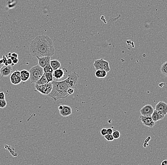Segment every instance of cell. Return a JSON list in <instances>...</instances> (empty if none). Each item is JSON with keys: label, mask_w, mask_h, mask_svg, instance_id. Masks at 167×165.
<instances>
[{"label": "cell", "mask_w": 167, "mask_h": 165, "mask_svg": "<svg viewBox=\"0 0 167 165\" xmlns=\"http://www.w3.org/2000/svg\"><path fill=\"white\" fill-rule=\"evenodd\" d=\"M52 83L53 85L51 93L47 96L53 99L54 101L66 99L69 96L67 93V90L71 87L67 79L59 81H53Z\"/></svg>", "instance_id": "2"}, {"label": "cell", "mask_w": 167, "mask_h": 165, "mask_svg": "<svg viewBox=\"0 0 167 165\" xmlns=\"http://www.w3.org/2000/svg\"><path fill=\"white\" fill-rule=\"evenodd\" d=\"M21 78L22 81L26 82L30 79V71L26 70H22L21 71Z\"/></svg>", "instance_id": "15"}, {"label": "cell", "mask_w": 167, "mask_h": 165, "mask_svg": "<svg viewBox=\"0 0 167 165\" xmlns=\"http://www.w3.org/2000/svg\"><path fill=\"white\" fill-rule=\"evenodd\" d=\"M30 53L33 57L50 56L55 54V48L53 41L49 36L39 35L31 41L29 46Z\"/></svg>", "instance_id": "1"}, {"label": "cell", "mask_w": 167, "mask_h": 165, "mask_svg": "<svg viewBox=\"0 0 167 165\" xmlns=\"http://www.w3.org/2000/svg\"><path fill=\"white\" fill-rule=\"evenodd\" d=\"M10 58H11V59L12 60L13 64H17V63L19 62V60H18L17 58H15V57H13V56H11Z\"/></svg>", "instance_id": "25"}, {"label": "cell", "mask_w": 167, "mask_h": 165, "mask_svg": "<svg viewBox=\"0 0 167 165\" xmlns=\"http://www.w3.org/2000/svg\"><path fill=\"white\" fill-rule=\"evenodd\" d=\"M101 135L103 136L107 134V129H105V128H103V129H102V130H101Z\"/></svg>", "instance_id": "27"}, {"label": "cell", "mask_w": 167, "mask_h": 165, "mask_svg": "<svg viewBox=\"0 0 167 165\" xmlns=\"http://www.w3.org/2000/svg\"><path fill=\"white\" fill-rule=\"evenodd\" d=\"M52 82H48L43 85H35V90L38 92L44 95H48L51 93L52 89Z\"/></svg>", "instance_id": "4"}, {"label": "cell", "mask_w": 167, "mask_h": 165, "mask_svg": "<svg viewBox=\"0 0 167 165\" xmlns=\"http://www.w3.org/2000/svg\"><path fill=\"white\" fill-rule=\"evenodd\" d=\"M63 108V105H60V106H59V107H58V110H61Z\"/></svg>", "instance_id": "33"}, {"label": "cell", "mask_w": 167, "mask_h": 165, "mask_svg": "<svg viewBox=\"0 0 167 165\" xmlns=\"http://www.w3.org/2000/svg\"><path fill=\"white\" fill-rule=\"evenodd\" d=\"M10 81L12 84L14 85H17L21 83L22 81L21 78V71L16 70L11 74Z\"/></svg>", "instance_id": "7"}, {"label": "cell", "mask_w": 167, "mask_h": 165, "mask_svg": "<svg viewBox=\"0 0 167 165\" xmlns=\"http://www.w3.org/2000/svg\"><path fill=\"white\" fill-rule=\"evenodd\" d=\"M104 137L108 141H113L114 140V137L112 134H106L104 136Z\"/></svg>", "instance_id": "22"}, {"label": "cell", "mask_w": 167, "mask_h": 165, "mask_svg": "<svg viewBox=\"0 0 167 165\" xmlns=\"http://www.w3.org/2000/svg\"><path fill=\"white\" fill-rule=\"evenodd\" d=\"M12 66L11 65H4L1 69H0V73L2 77H7L12 74Z\"/></svg>", "instance_id": "10"}, {"label": "cell", "mask_w": 167, "mask_h": 165, "mask_svg": "<svg viewBox=\"0 0 167 165\" xmlns=\"http://www.w3.org/2000/svg\"><path fill=\"white\" fill-rule=\"evenodd\" d=\"M114 139H118L120 137V132L117 130H115L113 132L112 134Z\"/></svg>", "instance_id": "24"}, {"label": "cell", "mask_w": 167, "mask_h": 165, "mask_svg": "<svg viewBox=\"0 0 167 165\" xmlns=\"http://www.w3.org/2000/svg\"><path fill=\"white\" fill-rule=\"evenodd\" d=\"M94 66L95 70H103L107 72L110 71L109 63L106 60L101 58L100 59L96 60L94 62Z\"/></svg>", "instance_id": "5"}, {"label": "cell", "mask_w": 167, "mask_h": 165, "mask_svg": "<svg viewBox=\"0 0 167 165\" xmlns=\"http://www.w3.org/2000/svg\"><path fill=\"white\" fill-rule=\"evenodd\" d=\"M30 78L31 83H35L36 81L39 80L43 75L44 72L43 68L40 66V65H36L33 67L30 71Z\"/></svg>", "instance_id": "3"}, {"label": "cell", "mask_w": 167, "mask_h": 165, "mask_svg": "<svg viewBox=\"0 0 167 165\" xmlns=\"http://www.w3.org/2000/svg\"><path fill=\"white\" fill-rule=\"evenodd\" d=\"M44 73H53L54 70L51 66V65H46L43 68Z\"/></svg>", "instance_id": "21"}, {"label": "cell", "mask_w": 167, "mask_h": 165, "mask_svg": "<svg viewBox=\"0 0 167 165\" xmlns=\"http://www.w3.org/2000/svg\"><path fill=\"white\" fill-rule=\"evenodd\" d=\"M5 94L4 92H0V100H5Z\"/></svg>", "instance_id": "28"}, {"label": "cell", "mask_w": 167, "mask_h": 165, "mask_svg": "<svg viewBox=\"0 0 167 165\" xmlns=\"http://www.w3.org/2000/svg\"><path fill=\"white\" fill-rule=\"evenodd\" d=\"M107 75V72L105 70H96L95 72V76L98 78H105Z\"/></svg>", "instance_id": "17"}, {"label": "cell", "mask_w": 167, "mask_h": 165, "mask_svg": "<svg viewBox=\"0 0 167 165\" xmlns=\"http://www.w3.org/2000/svg\"><path fill=\"white\" fill-rule=\"evenodd\" d=\"M154 110V108L152 105L147 104L142 108L140 111L142 116H152Z\"/></svg>", "instance_id": "8"}, {"label": "cell", "mask_w": 167, "mask_h": 165, "mask_svg": "<svg viewBox=\"0 0 167 165\" xmlns=\"http://www.w3.org/2000/svg\"><path fill=\"white\" fill-rule=\"evenodd\" d=\"M47 83H48V82L47 79H46V77L45 76L44 73L42 77L39 80H38L37 81L35 82V84L41 85L45 84H46Z\"/></svg>", "instance_id": "18"}, {"label": "cell", "mask_w": 167, "mask_h": 165, "mask_svg": "<svg viewBox=\"0 0 167 165\" xmlns=\"http://www.w3.org/2000/svg\"><path fill=\"white\" fill-rule=\"evenodd\" d=\"M165 116V115L161 113L160 112H159V111H157L156 110H154V111L153 112V114L152 115L153 121H154L155 122L163 119L164 118Z\"/></svg>", "instance_id": "13"}, {"label": "cell", "mask_w": 167, "mask_h": 165, "mask_svg": "<svg viewBox=\"0 0 167 165\" xmlns=\"http://www.w3.org/2000/svg\"><path fill=\"white\" fill-rule=\"evenodd\" d=\"M38 60V63L40 66L43 68L46 65H50L51 57L44 56L41 57H37Z\"/></svg>", "instance_id": "11"}, {"label": "cell", "mask_w": 167, "mask_h": 165, "mask_svg": "<svg viewBox=\"0 0 167 165\" xmlns=\"http://www.w3.org/2000/svg\"><path fill=\"white\" fill-rule=\"evenodd\" d=\"M142 123L145 126L149 128H153L155 126V122L153 121L152 116H142L141 115L139 117Z\"/></svg>", "instance_id": "6"}, {"label": "cell", "mask_w": 167, "mask_h": 165, "mask_svg": "<svg viewBox=\"0 0 167 165\" xmlns=\"http://www.w3.org/2000/svg\"><path fill=\"white\" fill-rule=\"evenodd\" d=\"M161 165H167V160H164L161 163Z\"/></svg>", "instance_id": "31"}, {"label": "cell", "mask_w": 167, "mask_h": 165, "mask_svg": "<svg viewBox=\"0 0 167 165\" xmlns=\"http://www.w3.org/2000/svg\"><path fill=\"white\" fill-rule=\"evenodd\" d=\"M113 132V130L112 129H107V134H112Z\"/></svg>", "instance_id": "29"}, {"label": "cell", "mask_w": 167, "mask_h": 165, "mask_svg": "<svg viewBox=\"0 0 167 165\" xmlns=\"http://www.w3.org/2000/svg\"><path fill=\"white\" fill-rule=\"evenodd\" d=\"M72 113V108L68 105H63L62 109L59 110V114L62 117H66L70 116Z\"/></svg>", "instance_id": "12"}, {"label": "cell", "mask_w": 167, "mask_h": 165, "mask_svg": "<svg viewBox=\"0 0 167 165\" xmlns=\"http://www.w3.org/2000/svg\"><path fill=\"white\" fill-rule=\"evenodd\" d=\"M50 65L54 71L61 68V64L60 63V62L57 60H51Z\"/></svg>", "instance_id": "16"}, {"label": "cell", "mask_w": 167, "mask_h": 165, "mask_svg": "<svg viewBox=\"0 0 167 165\" xmlns=\"http://www.w3.org/2000/svg\"><path fill=\"white\" fill-rule=\"evenodd\" d=\"M44 75L47 79L48 82H52L54 79L53 73H44Z\"/></svg>", "instance_id": "20"}, {"label": "cell", "mask_w": 167, "mask_h": 165, "mask_svg": "<svg viewBox=\"0 0 167 165\" xmlns=\"http://www.w3.org/2000/svg\"><path fill=\"white\" fill-rule=\"evenodd\" d=\"M155 110L166 116L167 114V104L164 101H160L155 106Z\"/></svg>", "instance_id": "9"}, {"label": "cell", "mask_w": 167, "mask_h": 165, "mask_svg": "<svg viewBox=\"0 0 167 165\" xmlns=\"http://www.w3.org/2000/svg\"><path fill=\"white\" fill-rule=\"evenodd\" d=\"M160 71H161V73L163 74L164 76L167 77V62L164 63L163 64L161 65Z\"/></svg>", "instance_id": "19"}, {"label": "cell", "mask_w": 167, "mask_h": 165, "mask_svg": "<svg viewBox=\"0 0 167 165\" xmlns=\"http://www.w3.org/2000/svg\"><path fill=\"white\" fill-rule=\"evenodd\" d=\"M53 75L54 78L57 79V80H59L62 78L63 77L65 76V73H64V70L63 69H57V70H55L53 72Z\"/></svg>", "instance_id": "14"}, {"label": "cell", "mask_w": 167, "mask_h": 165, "mask_svg": "<svg viewBox=\"0 0 167 165\" xmlns=\"http://www.w3.org/2000/svg\"><path fill=\"white\" fill-rule=\"evenodd\" d=\"M74 89L73 88H69V89H67V92L69 95H70L71 94H73L74 92Z\"/></svg>", "instance_id": "26"}, {"label": "cell", "mask_w": 167, "mask_h": 165, "mask_svg": "<svg viewBox=\"0 0 167 165\" xmlns=\"http://www.w3.org/2000/svg\"><path fill=\"white\" fill-rule=\"evenodd\" d=\"M12 56H13V57L18 58V55L17 54V53H13L12 54Z\"/></svg>", "instance_id": "32"}, {"label": "cell", "mask_w": 167, "mask_h": 165, "mask_svg": "<svg viewBox=\"0 0 167 165\" xmlns=\"http://www.w3.org/2000/svg\"><path fill=\"white\" fill-rule=\"evenodd\" d=\"M7 106V102L5 100H0V108H4Z\"/></svg>", "instance_id": "23"}, {"label": "cell", "mask_w": 167, "mask_h": 165, "mask_svg": "<svg viewBox=\"0 0 167 165\" xmlns=\"http://www.w3.org/2000/svg\"><path fill=\"white\" fill-rule=\"evenodd\" d=\"M4 65L3 59H0V69Z\"/></svg>", "instance_id": "30"}]
</instances>
